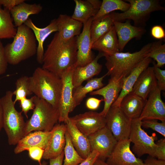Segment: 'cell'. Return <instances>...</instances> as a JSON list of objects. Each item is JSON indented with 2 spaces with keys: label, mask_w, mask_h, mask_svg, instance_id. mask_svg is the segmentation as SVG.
<instances>
[{
  "label": "cell",
  "mask_w": 165,
  "mask_h": 165,
  "mask_svg": "<svg viewBox=\"0 0 165 165\" xmlns=\"http://www.w3.org/2000/svg\"><path fill=\"white\" fill-rule=\"evenodd\" d=\"M102 101H103V99H99L94 97H90L87 100L86 105L88 109L95 110L98 108Z\"/></svg>",
  "instance_id": "f6af8a7d"
},
{
  "label": "cell",
  "mask_w": 165,
  "mask_h": 165,
  "mask_svg": "<svg viewBox=\"0 0 165 165\" xmlns=\"http://www.w3.org/2000/svg\"><path fill=\"white\" fill-rule=\"evenodd\" d=\"M152 43L144 46L138 51L134 53L118 52L105 56V66L110 77H125L128 75L149 51Z\"/></svg>",
  "instance_id": "5b68a950"
},
{
  "label": "cell",
  "mask_w": 165,
  "mask_h": 165,
  "mask_svg": "<svg viewBox=\"0 0 165 165\" xmlns=\"http://www.w3.org/2000/svg\"><path fill=\"white\" fill-rule=\"evenodd\" d=\"M77 50V36L64 40L57 32L44 53L42 68L61 78L64 73L74 67Z\"/></svg>",
  "instance_id": "6da1fadb"
},
{
  "label": "cell",
  "mask_w": 165,
  "mask_h": 165,
  "mask_svg": "<svg viewBox=\"0 0 165 165\" xmlns=\"http://www.w3.org/2000/svg\"><path fill=\"white\" fill-rule=\"evenodd\" d=\"M130 4L129 8L122 13H110L114 21L122 22L132 20L134 26L144 28L151 13L154 11L164 10L165 8L158 0H126Z\"/></svg>",
  "instance_id": "52a82bcc"
},
{
  "label": "cell",
  "mask_w": 165,
  "mask_h": 165,
  "mask_svg": "<svg viewBox=\"0 0 165 165\" xmlns=\"http://www.w3.org/2000/svg\"><path fill=\"white\" fill-rule=\"evenodd\" d=\"M157 120L156 119L143 120L141 121V126L146 128H151L165 137V122L159 123Z\"/></svg>",
  "instance_id": "8d00e7d4"
},
{
  "label": "cell",
  "mask_w": 165,
  "mask_h": 165,
  "mask_svg": "<svg viewBox=\"0 0 165 165\" xmlns=\"http://www.w3.org/2000/svg\"><path fill=\"white\" fill-rule=\"evenodd\" d=\"M13 22L10 11L0 6V39L13 38L17 29Z\"/></svg>",
  "instance_id": "1f68e13d"
},
{
  "label": "cell",
  "mask_w": 165,
  "mask_h": 165,
  "mask_svg": "<svg viewBox=\"0 0 165 165\" xmlns=\"http://www.w3.org/2000/svg\"><path fill=\"white\" fill-rule=\"evenodd\" d=\"M102 57H104V54L99 52L97 56L90 63L83 66L74 67L72 75V82L74 89L82 86L84 81L91 79L101 72L102 66L98 63V61Z\"/></svg>",
  "instance_id": "d6986e66"
},
{
  "label": "cell",
  "mask_w": 165,
  "mask_h": 165,
  "mask_svg": "<svg viewBox=\"0 0 165 165\" xmlns=\"http://www.w3.org/2000/svg\"><path fill=\"white\" fill-rule=\"evenodd\" d=\"M73 68L64 73L61 76L62 86L58 110V122H64L69 118L68 114L74 109L73 105L74 87L72 82Z\"/></svg>",
  "instance_id": "7c38bea8"
},
{
  "label": "cell",
  "mask_w": 165,
  "mask_h": 165,
  "mask_svg": "<svg viewBox=\"0 0 165 165\" xmlns=\"http://www.w3.org/2000/svg\"><path fill=\"white\" fill-rule=\"evenodd\" d=\"M40 4H28L23 2L15 6L10 11L15 27L24 24L31 15L38 14L42 10Z\"/></svg>",
  "instance_id": "4316f807"
},
{
  "label": "cell",
  "mask_w": 165,
  "mask_h": 165,
  "mask_svg": "<svg viewBox=\"0 0 165 165\" xmlns=\"http://www.w3.org/2000/svg\"><path fill=\"white\" fill-rule=\"evenodd\" d=\"M27 151L28 152L29 157L31 159L38 162L39 164H41L44 149L38 147H33L29 148Z\"/></svg>",
  "instance_id": "ab89813d"
},
{
  "label": "cell",
  "mask_w": 165,
  "mask_h": 165,
  "mask_svg": "<svg viewBox=\"0 0 165 165\" xmlns=\"http://www.w3.org/2000/svg\"><path fill=\"white\" fill-rule=\"evenodd\" d=\"M92 49L103 53L104 57L119 52L117 37L114 26L92 44Z\"/></svg>",
  "instance_id": "484cf974"
},
{
  "label": "cell",
  "mask_w": 165,
  "mask_h": 165,
  "mask_svg": "<svg viewBox=\"0 0 165 165\" xmlns=\"http://www.w3.org/2000/svg\"><path fill=\"white\" fill-rule=\"evenodd\" d=\"M98 152L96 150L91 151L87 157L78 165H93L95 160L98 158Z\"/></svg>",
  "instance_id": "bcb514c9"
},
{
  "label": "cell",
  "mask_w": 165,
  "mask_h": 165,
  "mask_svg": "<svg viewBox=\"0 0 165 165\" xmlns=\"http://www.w3.org/2000/svg\"><path fill=\"white\" fill-rule=\"evenodd\" d=\"M161 91L157 86L149 94L139 118L141 121L156 119L165 122V104L161 97Z\"/></svg>",
  "instance_id": "5bb4252c"
},
{
  "label": "cell",
  "mask_w": 165,
  "mask_h": 165,
  "mask_svg": "<svg viewBox=\"0 0 165 165\" xmlns=\"http://www.w3.org/2000/svg\"><path fill=\"white\" fill-rule=\"evenodd\" d=\"M64 123L75 148L80 156L85 159L91 152L88 137L77 128L69 117Z\"/></svg>",
  "instance_id": "cb8c5ba5"
},
{
  "label": "cell",
  "mask_w": 165,
  "mask_h": 165,
  "mask_svg": "<svg viewBox=\"0 0 165 165\" xmlns=\"http://www.w3.org/2000/svg\"><path fill=\"white\" fill-rule=\"evenodd\" d=\"M130 20H127L124 22L114 21V26L117 37L119 51L122 52L127 44L131 39H139L145 34L144 28L132 25Z\"/></svg>",
  "instance_id": "ac0fdd59"
},
{
  "label": "cell",
  "mask_w": 165,
  "mask_h": 165,
  "mask_svg": "<svg viewBox=\"0 0 165 165\" xmlns=\"http://www.w3.org/2000/svg\"><path fill=\"white\" fill-rule=\"evenodd\" d=\"M141 120L139 118L132 119L129 139L134 144L132 149L139 157L147 154L153 157L156 145L157 137L155 133L149 136L141 126Z\"/></svg>",
  "instance_id": "ba28073f"
},
{
  "label": "cell",
  "mask_w": 165,
  "mask_h": 165,
  "mask_svg": "<svg viewBox=\"0 0 165 165\" xmlns=\"http://www.w3.org/2000/svg\"><path fill=\"white\" fill-rule=\"evenodd\" d=\"M24 24L29 27L34 33L36 41L38 42L36 53L37 61L38 63L42 64L44 53L43 48L44 42L51 34L57 31L56 19L52 20L47 26L42 28L37 27L30 18Z\"/></svg>",
  "instance_id": "7402d4cb"
},
{
  "label": "cell",
  "mask_w": 165,
  "mask_h": 165,
  "mask_svg": "<svg viewBox=\"0 0 165 165\" xmlns=\"http://www.w3.org/2000/svg\"><path fill=\"white\" fill-rule=\"evenodd\" d=\"M93 18L83 24L82 31L77 36V57L74 67H82L91 62L94 59L92 51L90 28Z\"/></svg>",
  "instance_id": "4fadbf2b"
},
{
  "label": "cell",
  "mask_w": 165,
  "mask_h": 165,
  "mask_svg": "<svg viewBox=\"0 0 165 165\" xmlns=\"http://www.w3.org/2000/svg\"><path fill=\"white\" fill-rule=\"evenodd\" d=\"M105 117L106 126L117 141L129 139L132 119L124 114L119 107L111 106Z\"/></svg>",
  "instance_id": "9c48e42d"
},
{
  "label": "cell",
  "mask_w": 165,
  "mask_h": 165,
  "mask_svg": "<svg viewBox=\"0 0 165 165\" xmlns=\"http://www.w3.org/2000/svg\"><path fill=\"white\" fill-rule=\"evenodd\" d=\"M153 67L157 86L161 91L165 90V70L158 67L155 62H153Z\"/></svg>",
  "instance_id": "74e56055"
},
{
  "label": "cell",
  "mask_w": 165,
  "mask_h": 165,
  "mask_svg": "<svg viewBox=\"0 0 165 165\" xmlns=\"http://www.w3.org/2000/svg\"><path fill=\"white\" fill-rule=\"evenodd\" d=\"M65 136V144L64 150L65 158L63 165H78L85 159L81 157L75 150L67 130Z\"/></svg>",
  "instance_id": "836d02e7"
},
{
  "label": "cell",
  "mask_w": 165,
  "mask_h": 165,
  "mask_svg": "<svg viewBox=\"0 0 165 165\" xmlns=\"http://www.w3.org/2000/svg\"><path fill=\"white\" fill-rule=\"evenodd\" d=\"M130 4L124 1L121 0H103L101 6L93 20H95L108 14L116 10L123 12L130 7Z\"/></svg>",
  "instance_id": "d6a6232c"
},
{
  "label": "cell",
  "mask_w": 165,
  "mask_h": 165,
  "mask_svg": "<svg viewBox=\"0 0 165 165\" xmlns=\"http://www.w3.org/2000/svg\"><path fill=\"white\" fill-rule=\"evenodd\" d=\"M29 79L30 87L33 94L58 109L62 86L61 78L38 67Z\"/></svg>",
  "instance_id": "7a4b0ae2"
},
{
  "label": "cell",
  "mask_w": 165,
  "mask_h": 165,
  "mask_svg": "<svg viewBox=\"0 0 165 165\" xmlns=\"http://www.w3.org/2000/svg\"><path fill=\"white\" fill-rule=\"evenodd\" d=\"M93 165H111L104 161L97 158L95 161Z\"/></svg>",
  "instance_id": "816d5d0a"
},
{
  "label": "cell",
  "mask_w": 165,
  "mask_h": 165,
  "mask_svg": "<svg viewBox=\"0 0 165 165\" xmlns=\"http://www.w3.org/2000/svg\"><path fill=\"white\" fill-rule=\"evenodd\" d=\"M87 137L91 151H97L99 154L98 158L104 161L110 155L118 142L106 126Z\"/></svg>",
  "instance_id": "30bf717a"
},
{
  "label": "cell",
  "mask_w": 165,
  "mask_h": 165,
  "mask_svg": "<svg viewBox=\"0 0 165 165\" xmlns=\"http://www.w3.org/2000/svg\"><path fill=\"white\" fill-rule=\"evenodd\" d=\"M3 128V112L2 106L0 101V132Z\"/></svg>",
  "instance_id": "f907efd6"
},
{
  "label": "cell",
  "mask_w": 165,
  "mask_h": 165,
  "mask_svg": "<svg viewBox=\"0 0 165 165\" xmlns=\"http://www.w3.org/2000/svg\"><path fill=\"white\" fill-rule=\"evenodd\" d=\"M24 0H0V6L10 11L15 6L24 2Z\"/></svg>",
  "instance_id": "ee69618b"
},
{
  "label": "cell",
  "mask_w": 165,
  "mask_h": 165,
  "mask_svg": "<svg viewBox=\"0 0 165 165\" xmlns=\"http://www.w3.org/2000/svg\"><path fill=\"white\" fill-rule=\"evenodd\" d=\"M93 6L97 9L99 10L102 1L98 0H89Z\"/></svg>",
  "instance_id": "681fc988"
},
{
  "label": "cell",
  "mask_w": 165,
  "mask_h": 165,
  "mask_svg": "<svg viewBox=\"0 0 165 165\" xmlns=\"http://www.w3.org/2000/svg\"><path fill=\"white\" fill-rule=\"evenodd\" d=\"M69 118L77 128L87 137L106 125L105 117L100 113L92 111L77 115Z\"/></svg>",
  "instance_id": "8fae6325"
},
{
  "label": "cell",
  "mask_w": 165,
  "mask_h": 165,
  "mask_svg": "<svg viewBox=\"0 0 165 165\" xmlns=\"http://www.w3.org/2000/svg\"><path fill=\"white\" fill-rule=\"evenodd\" d=\"M125 78L122 76L110 77L106 86L89 93L91 95H99L103 97L104 107L102 111L100 112L103 116L105 117L112 104L118 98Z\"/></svg>",
  "instance_id": "2e32d148"
},
{
  "label": "cell",
  "mask_w": 165,
  "mask_h": 165,
  "mask_svg": "<svg viewBox=\"0 0 165 165\" xmlns=\"http://www.w3.org/2000/svg\"><path fill=\"white\" fill-rule=\"evenodd\" d=\"M152 62L151 59L145 57L138 64L130 74L124 79L121 91L116 100L111 106L119 107L123 98L131 92L138 77Z\"/></svg>",
  "instance_id": "d4e9b609"
},
{
  "label": "cell",
  "mask_w": 165,
  "mask_h": 165,
  "mask_svg": "<svg viewBox=\"0 0 165 165\" xmlns=\"http://www.w3.org/2000/svg\"><path fill=\"white\" fill-rule=\"evenodd\" d=\"M157 86L153 67L148 66L138 77L131 92L144 100Z\"/></svg>",
  "instance_id": "ffe728a7"
},
{
  "label": "cell",
  "mask_w": 165,
  "mask_h": 165,
  "mask_svg": "<svg viewBox=\"0 0 165 165\" xmlns=\"http://www.w3.org/2000/svg\"><path fill=\"white\" fill-rule=\"evenodd\" d=\"M149 156L145 160L143 165H165V160Z\"/></svg>",
  "instance_id": "7dc6e473"
},
{
  "label": "cell",
  "mask_w": 165,
  "mask_h": 165,
  "mask_svg": "<svg viewBox=\"0 0 165 165\" xmlns=\"http://www.w3.org/2000/svg\"><path fill=\"white\" fill-rule=\"evenodd\" d=\"M114 21L110 13L93 20L90 28L92 44L111 28Z\"/></svg>",
  "instance_id": "f546056e"
},
{
  "label": "cell",
  "mask_w": 165,
  "mask_h": 165,
  "mask_svg": "<svg viewBox=\"0 0 165 165\" xmlns=\"http://www.w3.org/2000/svg\"><path fill=\"white\" fill-rule=\"evenodd\" d=\"M57 31L61 38L68 40L78 36L83 24L66 14H60L56 19Z\"/></svg>",
  "instance_id": "603a6c76"
},
{
  "label": "cell",
  "mask_w": 165,
  "mask_h": 165,
  "mask_svg": "<svg viewBox=\"0 0 165 165\" xmlns=\"http://www.w3.org/2000/svg\"><path fill=\"white\" fill-rule=\"evenodd\" d=\"M146 57L152 58L156 62L157 66L160 68L165 64V44L162 40L152 43L150 50Z\"/></svg>",
  "instance_id": "d590c367"
},
{
  "label": "cell",
  "mask_w": 165,
  "mask_h": 165,
  "mask_svg": "<svg viewBox=\"0 0 165 165\" xmlns=\"http://www.w3.org/2000/svg\"><path fill=\"white\" fill-rule=\"evenodd\" d=\"M146 101L130 92L123 98L119 107L128 117L132 119L139 118Z\"/></svg>",
  "instance_id": "83f0119b"
},
{
  "label": "cell",
  "mask_w": 165,
  "mask_h": 165,
  "mask_svg": "<svg viewBox=\"0 0 165 165\" xmlns=\"http://www.w3.org/2000/svg\"><path fill=\"white\" fill-rule=\"evenodd\" d=\"M74 2L75 8L71 16L83 24L90 18H93L98 11L93 6L89 0H74Z\"/></svg>",
  "instance_id": "4dcf8cb0"
},
{
  "label": "cell",
  "mask_w": 165,
  "mask_h": 165,
  "mask_svg": "<svg viewBox=\"0 0 165 165\" xmlns=\"http://www.w3.org/2000/svg\"><path fill=\"white\" fill-rule=\"evenodd\" d=\"M39 165H47V163L46 161H43Z\"/></svg>",
  "instance_id": "f5cc1de1"
},
{
  "label": "cell",
  "mask_w": 165,
  "mask_h": 165,
  "mask_svg": "<svg viewBox=\"0 0 165 165\" xmlns=\"http://www.w3.org/2000/svg\"><path fill=\"white\" fill-rule=\"evenodd\" d=\"M35 108L25 122L24 136L33 131H51L58 122V109L45 100L34 96Z\"/></svg>",
  "instance_id": "8992f818"
},
{
  "label": "cell",
  "mask_w": 165,
  "mask_h": 165,
  "mask_svg": "<svg viewBox=\"0 0 165 165\" xmlns=\"http://www.w3.org/2000/svg\"><path fill=\"white\" fill-rule=\"evenodd\" d=\"M8 64L5 53L4 46L0 41V75L6 72Z\"/></svg>",
  "instance_id": "b9f144b4"
},
{
  "label": "cell",
  "mask_w": 165,
  "mask_h": 165,
  "mask_svg": "<svg viewBox=\"0 0 165 165\" xmlns=\"http://www.w3.org/2000/svg\"><path fill=\"white\" fill-rule=\"evenodd\" d=\"M51 134L50 131H35L31 132L20 139L14 150L15 154H19L33 147H39L45 149Z\"/></svg>",
  "instance_id": "44dd1931"
},
{
  "label": "cell",
  "mask_w": 165,
  "mask_h": 165,
  "mask_svg": "<svg viewBox=\"0 0 165 165\" xmlns=\"http://www.w3.org/2000/svg\"><path fill=\"white\" fill-rule=\"evenodd\" d=\"M11 43L4 46L8 63L16 65L36 53V40L32 31L24 24L18 27Z\"/></svg>",
  "instance_id": "3957f363"
},
{
  "label": "cell",
  "mask_w": 165,
  "mask_h": 165,
  "mask_svg": "<svg viewBox=\"0 0 165 165\" xmlns=\"http://www.w3.org/2000/svg\"><path fill=\"white\" fill-rule=\"evenodd\" d=\"M151 33L152 36L157 39H161L165 37V32L163 27L159 25L153 26L151 28Z\"/></svg>",
  "instance_id": "7bdbcfd3"
},
{
  "label": "cell",
  "mask_w": 165,
  "mask_h": 165,
  "mask_svg": "<svg viewBox=\"0 0 165 165\" xmlns=\"http://www.w3.org/2000/svg\"><path fill=\"white\" fill-rule=\"evenodd\" d=\"M156 148L153 157L158 159L165 160V139L158 140L156 143Z\"/></svg>",
  "instance_id": "60d3db41"
},
{
  "label": "cell",
  "mask_w": 165,
  "mask_h": 165,
  "mask_svg": "<svg viewBox=\"0 0 165 165\" xmlns=\"http://www.w3.org/2000/svg\"><path fill=\"white\" fill-rule=\"evenodd\" d=\"M108 73L99 78H92L88 80L84 86L82 85L74 89L73 94V105L74 109L79 105L88 93L98 90L104 85L103 82L104 79Z\"/></svg>",
  "instance_id": "f1b7e54d"
},
{
  "label": "cell",
  "mask_w": 165,
  "mask_h": 165,
  "mask_svg": "<svg viewBox=\"0 0 165 165\" xmlns=\"http://www.w3.org/2000/svg\"><path fill=\"white\" fill-rule=\"evenodd\" d=\"M15 85L16 89L13 92L15 96L13 101L15 104L22 98L33 94L30 87L29 77L24 76L19 78L16 80Z\"/></svg>",
  "instance_id": "e575fe53"
},
{
  "label": "cell",
  "mask_w": 165,
  "mask_h": 165,
  "mask_svg": "<svg viewBox=\"0 0 165 165\" xmlns=\"http://www.w3.org/2000/svg\"><path fill=\"white\" fill-rule=\"evenodd\" d=\"M131 142L129 139L118 141L106 163L111 165H143V161L131 150Z\"/></svg>",
  "instance_id": "9a60e30c"
},
{
  "label": "cell",
  "mask_w": 165,
  "mask_h": 165,
  "mask_svg": "<svg viewBox=\"0 0 165 165\" xmlns=\"http://www.w3.org/2000/svg\"><path fill=\"white\" fill-rule=\"evenodd\" d=\"M19 101L20 107L22 109L21 112H24L26 117L28 118V112L30 110H33L35 108L34 96L30 98H27L26 97H24Z\"/></svg>",
  "instance_id": "f35d334b"
},
{
  "label": "cell",
  "mask_w": 165,
  "mask_h": 165,
  "mask_svg": "<svg viewBox=\"0 0 165 165\" xmlns=\"http://www.w3.org/2000/svg\"><path fill=\"white\" fill-rule=\"evenodd\" d=\"M64 157L63 151L57 157L49 160V165H63V163Z\"/></svg>",
  "instance_id": "c3c4849f"
},
{
  "label": "cell",
  "mask_w": 165,
  "mask_h": 165,
  "mask_svg": "<svg viewBox=\"0 0 165 165\" xmlns=\"http://www.w3.org/2000/svg\"><path fill=\"white\" fill-rule=\"evenodd\" d=\"M66 124L57 123L51 130L47 146L44 149L42 159L50 160L56 158L64 151L65 144Z\"/></svg>",
  "instance_id": "e0dca14e"
},
{
  "label": "cell",
  "mask_w": 165,
  "mask_h": 165,
  "mask_svg": "<svg viewBox=\"0 0 165 165\" xmlns=\"http://www.w3.org/2000/svg\"><path fill=\"white\" fill-rule=\"evenodd\" d=\"M13 92L7 90L0 99L3 112V128L9 145H15L24 136L25 122L22 112L15 108Z\"/></svg>",
  "instance_id": "277c9868"
}]
</instances>
